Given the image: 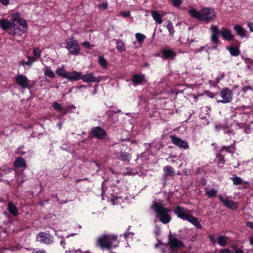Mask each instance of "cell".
<instances>
[{
    "label": "cell",
    "instance_id": "cell-1",
    "mask_svg": "<svg viewBox=\"0 0 253 253\" xmlns=\"http://www.w3.org/2000/svg\"><path fill=\"white\" fill-rule=\"evenodd\" d=\"M10 29L12 33L16 35L22 34L27 30L28 24L27 21L22 18L19 12L13 13L10 19Z\"/></svg>",
    "mask_w": 253,
    "mask_h": 253
},
{
    "label": "cell",
    "instance_id": "cell-2",
    "mask_svg": "<svg viewBox=\"0 0 253 253\" xmlns=\"http://www.w3.org/2000/svg\"><path fill=\"white\" fill-rule=\"evenodd\" d=\"M174 213L177 215V216L181 219H183L184 220H187L188 222L193 224L197 228L201 229L202 228L201 224L199 222L198 220L196 217L193 216L191 214L186 212L183 209L178 207L174 211Z\"/></svg>",
    "mask_w": 253,
    "mask_h": 253
},
{
    "label": "cell",
    "instance_id": "cell-3",
    "mask_svg": "<svg viewBox=\"0 0 253 253\" xmlns=\"http://www.w3.org/2000/svg\"><path fill=\"white\" fill-rule=\"evenodd\" d=\"M153 207L157 214L159 215V219L161 222L164 224H167L169 223L171 220V217L168 214L167 209L161 205L160 204L158 203H154Z\"/></svg>",
    "mask_w": 253,
    "mask_h": 253
},
{
    "label": "cell",
    "instance_id": "cell-4",
    "mask_svg": "<svg viewBox=\"0 0 253 253\" xmlns=\"http://www.w3.org/2000/svg\"><path fill=\"white\" fill-rule=\"evenodd\" d=\"M66 48L71 55L77 56L80 52V47L77 40L75 37H71L66 42Z\"/></svg>",
    "mask_w": 253,
    "mask_h": 253
},
{
    "label": "cell",
    "instance_id": "cell-5",
    "mask_svg": "<svg viewBox=\"0 0 253 253\" xmlns=\"http://www.w3.org/2000/svg\"><path fill=\"white\" fill-rule=\"evenodd\" d=\"M199 20L209 22L214 19L216 16L215 10L211 8H203L199 12Z\"/></svg>",
    "mask_w": 253,
    "mask_h": 253
},
{
    "label": "cell",
    "instance_id": "cell-6",
    "mask_svg": "<svg viewBox=\"0 0 253 253\" xmlns=\"http://www.w3.org/2000/svg\"><path fill=\"white\" fill-rule=\"evenodd\" d=\"M56 73L60 76L70 80L76 81L80 79L81 74L80 73L73 71L67 72L63 68H60L56 70Z\"/></svg>",
    "mask_w": 253,
    "mask_h": 253
},
{
    "label": "cell",
    "instance_id": "cell-7",
    "mask_svg": "<svg viewBox=\"0 0 253 253\" xmlns=\"http://www.w3.org/2000/svg\"><path fill=\"white\" fill-rule=\"evenodd\" d=\"M36 240L43 244L50 245L54 243L53 237L47 233L40 232L37 236Z\"/></svg>",
    "mask_w": 253,
    "mask_h": 253
},
{
    "label": "cell",
    "instance_id": "cell-8",
    "mask_svg": "<svg viewBox=\"0 0 253 253\" xmlns=\"http://www.w3.org/2000/svg\"><path fill=\"white\" fill-rule=\"evenodd\" d=\"M220 95L223 98V101H221L223 103H228L232 99L233 94L232 91L228 88L222 90L220 93Z\"/></svg>",
    "mask_w": 253,
    "mask_h": 253
},
{
    "label": "cell",
    "instance_id": "cell-9",
    "mask_svg": "<svg viewBox=\"0 0 253 253\" xmlns=\"http://www.w3.org/2000/svg\"><path fill=\"white\" fill-rule=\"evenodd\" d=\"M219 199L223 203L224 206L229 209L233 210H236L238 209V205L234 201H232L230 200L224 199L223 196H219Z\"/></svg>",
    "mask_w": 253,
    "mask_h": 253
},
{
    "label": "cell",
    "instance_id": "cell-10",
    "mask_svg": "<svg viewBox=\"0 0 253 253\" xmlns=\"http://www.w3.org/2000/svg\"><path fill=\"white\" fill-rule=\"evenodd\" d=\"M98 243L102 248L110 249L112 246V242L108 236L104 235L98 240Z\"/></svg>",
    "mask_w": 253,
    "mask_h": 253
},
{
    "label": "cell",
    "instance_id": "cell-11",
    "mask_svg": "<svg viewBox=\"0 0 253 253\" xmlns=\"http://www.w3.org/2000/svg\"><path fill=\"white\" fill-rule=\"evenodd\" d=\"M172 140L173 143L178 146V148H183V149H187L189 148L188 144L186 141H183L181 139L178 138V137H176L175 136H172Z\"/></svg>",
    "mask_w": 253,
    "mask_h": 253
},
{
    "label": "cell",
    "instance_id": "cell-12",
    "mask_svg": "<svg viewBox=\"0 0 253 253\" xmlns=\"http://www.w3.org/2000/svg\"><path fill=\"white\" fill-rule=\"evenodd\" d=\"M94 135L98 139L100 140H103L105 139L107 136L106 132H105L103 128L100 127H97L94 130Z\"/></svg>",
    "mask_w": 253,
    "mask_h": 253
},
{
    "label": "cell",
    "instance_id": "cell-13",
    "mask_svg": "<svg viewBox=\"0 0 253 253\" xmlns=\"http://www.w3.org/2000/svg\"><path fill=\"white\" fill-rule=\"evenodd\" d=\"M169 243L171 247L173 248H179L184 247V244L182 243V242L177 238H170Z\"/></svg>",
    "mask_w": 253,
    "mask_h": 253
},
{
    "label": "cell",
    "instance_id": "cell-14",
    "mask_svg": "<svg viewBox=\"0 0 253 253\" xmlns=\"http://www.w3.org/2000/svg\"><path fill=\"white\" fill-rule=\"evenodd\" d=\"M16 81L19 85L23 87L27 86L28 84V79L27 77L23 75H19L16 77Z\"/></svg>",
    "mask_w": 253,
    "mask_h": 253
},
{
    "label": "cell",
    "instance_id": "cell-15",
    "mask_svg": "<svg viewBox=\"0 0 253 253\" xmlns=\"http://www.w3.org/2000/svg\"><path fill=\"white\" fill-rule=\"evenodd\" d=\"M82 79L85 82H94L98 81V79L92 73L85 74L82 77Z\"/></svg>",
    "mask_w": 253,
    "mask_h": 253
},
{
    "label": "cell",
    "instance_id": "cell-16",
    "mask_svg": "<svg viewBox=\"0 0 253 253\" xmlns=\"http://www.w3.org/2000/svg\"><path fill=\"white\" fill-rule=\"evenodd\" d=\"M0 26L4 30H7L10 27V21L7 19L3 18L0 21Z\"/></svg>",
    "mask_w": 253,
    "mask_h": 253
},
{
    "label": "cell",
    "instance_id": "cell-17",
    "mask_svg": "<svg viewBox=\"0 0 253 253\" xmlns=\"http://www.w3.org/2000/svg\"><path fill=\"white\" fill-rule=\"evenodd\" d=\"M221 34L224 38V39L226 40H230L232 39L233 37L232 33L230 32V31L228 29H224L221 31Z\"/></svg>",
    "mask_w": 253,
    "mask_h": 253
},
{
    "label": "cell",
    "instance_id": "cell-18",
    "mask_svg": "<svg viewBox=\"0 0 253 253\" xmlns=\"http://www.w3.org/2000/svg\"><path fill=\"white\" fill-rule=\"evenodd\" d=\"M116 47L117 50L119 52H122L123 51H126L125 43L121 40H118L116 41Z\"/></svg>",
    "mask_w": 253,
    "mask_h": 253
},
{
    "label": "cell",
    "instance_id": "cell-19",
    "mask_svg": "<svg viewBox=\"0 0 253 253\" xmlns=\"http://www.w3.org/2000/svg\"><path fill=\"white\" fill-rule=\"evenodd\" d=\"M15 167H17V168H18V167H25L26 164L25 161L23 158L19 157L15 160Z\"/></svg>",
    "mask_w": 253,
    "mask_h": 253
},
{
    "label": "cell",
    "instance_id": "cell-20",
    "mask_svg": "<svg viewBox=\"0 0 253 253\" xmlns=\"http://www.w3.org/2000/svg\"><path fill=\"white\" fill-rule=\"evenodd\" d=\"M152 15L153 18H154L156 21L159 24H161L162 23V19L160 14H159L158 12L156 11H153L152 12Z\"/></svg>",
    "mask_w": 253,
    "mask_h": 253
},
{
    "label": "cell",
    "instance_id": "cell-21",
    "mask_svg": "<svg viewBox=\"0 0 253 253\" xmlns=\"http://www.w3.org/2000/svg\"><path fill=\"white\" fill-rule=\"evenodd\" d=\"M9 209L10 212L11 214H13L14 216H17V213H18L17 209L13 203H10L9 204Z\"/></svg>",
    "mask_w": 253,
    "mask_h": 253
},
{
    "label": "cell",
    "instance_id": "cell-22",
    "mask_svg": "<svg viewBox=\"0 0 253 253\" xmlns=\"http://www.w3.org/2000/svg\"><path fill=\"white\" fill-rule=\"evenodd\" d=\"M234 29L236 30L237 33H238V34L241 37H244L245 36V30L240 25L235 26Z\"/></svg>",
    "mask_w": 253,
    "mask_h": 253
},
{
    "label": "cell",
    "instance_id": "cell-23",
    "mask_svg": "<svg viewBox=\"0 0 253 253\" xmlns=\"http://www.w3.org/2000/svg\"><path fill=\"white\" fill-rule=\"evenodd\" d=\"M132 80L136 84H140L144 81V78L140 75H135L132 77Z\"/></svg>",
    "mask_w": 253,
    "mask_h": 253
},
{
    "label": "cell",
    "instance_id": "cell-24",
    "mask_svg": "<svg viewBox=\"0 0 253 253\" xmlns=\"http://www.w3.org/2000/svg\"><path fill=\"white\" fill-rule=\"evenodd\" d=\"M217 243L220 246H225L227 244L226 237L224 236H220L217 239Z\"/></svg>",
    "mask_w": 253,
    "mask_h": 253
},
{
    "label": "cell",
    "instance_id": "cell-25",
    "mask_svg": "<svg viewBox=\"0 0 253 253\" xmlns=\"http://www.w3.org/2000/svg\"><path fill=\"white\" fill-rule=\"evenodd\" d=\"M164 56L167 59H171L174 56V53L171 50H167L164 51L163 52Z\"/></svg>",
    "mask_w": 253,
    "mask_h": 253
},
{
    "label": "cell",
    "instance_id": "cell-26",
    "mask_svg": "<svg viewBox=\"0 0 253 253\" xmlns=\"http://www.w3.org/2000/svg\"><path fill=\"white\" fill-rule=\"evenodd\" d=\"M217 191L215 189H212L210 190L207 191L206 192V194L209 197H214L216 196L217 194Z\"/></svg>",
    "mask_w": 253,
    "mask_h": 253
},
{
    "label": "cell",
    "instance_id": "cell-27",
    "mask_svg": "<svg viewBox=\"0 0 253 253\" xmlns=\"http://www.w3.org/2000/svg\"><path fill=\"white\" fill-rule=\"evenodd\" d=\"M136 39L137 41H138L140 43H141L144 41V40L146 38V36H145L143 34L140 33H136Z\"/></svg>",
    "mask_w": 253,
    "mask_h": 253
},
{
    "label": "cell",
    "instance_id": "cell-28",
    "mask_svg": "<svg viewBox=\"0 0 253 253\" xmlns=\"http://www.w3.org/2000/svg\"><path fill=\"white\" fill-rule=\"evenodd\" d=\"M229 52L231 55L233 56H237L239 55V51L238 48H236L231 47L229 48Z\"/></svg>",
    "mask_w": 253,
    "mask_h": 253
},
{
    "label": "cell",
    "instance_id": "cell-29",
    "mask_svg": "<svg viewBox=\"0 0 253 253\" xmlns=\"http://www.w3.org/2000/svg\"><path fill=\"white\" fill-rule=\"evenodd\" d=\"M190 15H191L192 17H194V18H198V19H199V12H198V11H197V10H196L194 9L192 10H190Z\"/></svg>",
    "mask_w": 253,
    "mask_h": 253
},
{
    "label": "cell",
    "instance_id": "cell-30",
    "mask_svg": "<svg viewBox=\"0 0 253 253\" xmlns=\"http://www.w3.org/2000/svg\"><path fill=\"white\" fill-rule=\"evenodd\" d=\"M164 171L167 174H169L171 176H173L174 174V170L172 169V168L168 167V166H167V167L165 168Z\"/></svg>",
    "mask_w": 253,
    "mask_h": 253
},
{
    "label": "cell",
    "instance_id": "cell-31",
    "mask_svg": "<svg viewBox=\"0 0 253 253\" xmlns=\"http://www.w3.org/2000/svg\"><path fill=\"white\" fill-rule=\"evenodd\" d=\"M45 74L46 76L51 78H54L55 77V74L52 70L49 68H46L45 70Z\"/></svg>",
    "mask_w": 253,
    "mask_h": 253
},
{
    "label": "cell",
    "instance_id": "cell-32",
    "mask_svg": "<svg viewBox=\"0 0 253 253\" xmlns=\"http://www.w3.org/2000/svg\"><path fill=\"white\" fill-rule=\"evenodd\" d=\"M98 61H99V64L102 66H103L104 67H106L107 65V63L105 59L102 57H99Z\"/></svg>",
    "mask_w": 253,
    "mask_h": 253
},
{
    "label": "cell",
    "instance_id": "cell-33",
    "mask_svg": "<svg viewBox=\"0 0 253 253\" xmlns=\"http://www.w3.org/2000/svg\"><path fill=\"white\" fill-rule=\"evenodd\" d=\"M232 180L233 182L234 185H236V186L241 185L242 183V180L240 178H238V177L232 178Z\"/></svg>",
    "mask_w": 253,
    "mask_h": 253
},
{
    "label": "cell",
    "instance_id": "cell-34",
    "mask_svg": "<svg viewBox=\"0 0 253 253\" xmlns=\"http://www.w3.org/2000/svg\"><path fill=\"white\" fill-rule=\"evenodd\" d=\"M33 54L38 59V58H39L41 55V51L38 48H36L33 50Z\"/></svg>",
    "mask_w": 253,
    "mask_h": 253
},
{
    "label": "cell",
    "instance_id": "cell-35",
    "mask_svg": "<svg viewBox=\"0 0 253 253\" xmlns=\"http://www.w3.org/2000/svg\"><path fill=\"white\" fill-rule=\"evenodd\" d=\"M120 15L121 17H128L131 16V13L130 11H123L120 13Z\"/></svg>",
    "mask_w": 253,
    "mask_h": 253
},
{
    "label": "cell",
    "instance_id": "cell-36",
    "mask_svg": "<svg viewBox=\"0 0 253 253\" xmlns=\"http://www.w3.org/2000/svg\"><path fill=\"white\" fill-rule=\"evenodd\" d=\"M82 45L84 47H85L86 48H88V49H91L94 47V46L92 45L89 42H84L82 43Z\"/></svg>",
    "mask_w": 253,
    "mask_h": 253
},
{
    "label": "cell",
    "instance_id": "cell-37",
    "mask_svg": "<svg viewBox=\"0 0 253 253\" xmlns=\"http://www.w3.org/2000/svg\"><path fill=\"white\" fill-rule=\"evenodd\" d=\"M99 8H100V9L102 10H106L108 8V4L106 2H103V3L100 4Z\"/></svg>",
    "mask_w": 253,
    "mask_h": 253
},
{
    "label": "cell",
    "instance_id": "cell-38",
    "mask_svg": "<svg viewBox=\"0 0 253 253\" xmlns=\"http://www.w3.org/2000/svg\"><path fill=\"white\" fill-rule=\"evenodd\" d=\"M52 106L54 107L55 109L57 110H61V109H62V106L60 105V104H59V103H57V102H56L53 104Z\"/></svg>",
    "mask_w": 253,
    "mask_h": 253
},
{
    "label": "cell",
    "instance_id": "cell-39",
    "mask_svg": "<svg viewBox=\"0 0 253 253\" xmlns=\"http://www.w3.org/2000/svg\"><path fill=\"white\" fill-rule=\"evenodd\" d=\"M168 29L169 30L170 34L173 35L174 34V28H173V25L171 22L168 24Z\"/></svg>",
    "mask_w": 253,
    "mask_h": 253
},
{
    "label": "cell",
    "instance_id": "cell-40",
    "mask_svg": "<svg viewBox=\"0 0 253 253\" xmlns=\"http://www.w3.org/2000/svg\"><path fill=\"white\" fill-rule=\"evenodd\" d=\"M211 29L215 34H218L219 33V30L217 26L215 25H212Z\"/></svg>",
    "mask_w": 253,
    "mask_h": 253
},
{
    "label": "cell",
    "instance_id": "cell-41",
    "mask_svg": "<svg viewBox=\"0 0 253 253\" xmlns=\"http://www.w3.org/2000/svg\"><path fill=\"white\" fill-rule=\"evenodd\" d=\"M172 2L174 6H178L182 3V0H172Z\"/></svg>",
    "mask_w": 253,
    "mask_h": 253
},
{
    "label": "cell",
    "instance_id": "cell-42",
    "mask_svg": "<svg viewBox=\"0 0 253 253\" xmlns=\"http://www.w3.org/2000/svg\"><path fill=\"white\" fill-rule=\"evenodd\" d=\"M10 0H0V3L5 6H7L10 4Z\"/></svg>",
    "mask_w": 253,
    "mask_h": 253
},
{
    "label": "cell",
    "instance_id": "cell-43",
    "mask_svg": "<svg viewBox=\"0 0 253 253\" xmlns=\"http://www.w3.org/2000/svg\"><path fill=\"white\" fill-rule=\"evenodd\" d=\"M212 40L213 42H214L215 43H217L219 42L218 38H217V35L215 34L213 35L212 37Z\"/></svg>",
    "mask_w": 253,
    "mask_h": 253
},
{
    "label": "cell",
    "instance_id": "cell-44",
    "mask_svg": "<svg viewBox=\"0 0 253 253\" xmlns=\"http://www.w3.org/2000/svg\"><path fill=\"white\" fill-rule=\"evenodd\" d=\"M246 225L248 227H249L251 229H253V224L252 222H251V221H248L246 223Z\"/></svg>",
    "mask_w": 253,
    "mask_h": 253
},
{
    "label": "cell",
    "instance_id": "cell-45",
    "mask_svg": "<svg viewBox=\"0 0 253 253\" xmlns=\"http://www.w3.org/2000/svg\"><path fill=\"white\" fill-rule=\"evenodd\" d=\"M248 26L249 27L251 32H253V23L252 22H248Z\"/></svg>",
    "mask_w": 253,
    "mask_h": 253
},
{
    "label": "cell",
    "instance_id": "cell-46",
    "mask_svg": "<svg viewBox=\"0 0 253 253\" xmlns=\"http://www.w3.org/2000/svg\"><path fill=\"white\" fill-rule=\"evenodd\" d=\"M231 251L229 249H222L220 251V253H230Z\"/></svg>",
    "mask_w": 253,
    "mask_h": 253
},
{
    "label": "cell",
    "instance_id": "cell-47",
    "mask_svg": "<svg viewBox=\"0 0 253 253\" xmlns=\"http://www.w3.org/2000/svg\"><path fill=\"white\" fill-rule=\"evenodd\" d=\"M235 253H243V251L241 249H236L235 250Z\"/></svg>",
    "mask_w": 253,
    "mask_h": 253
},
{
    "label": "cell",
    "instance_id": "cell-48",
    "mask_svg": "<svg viewBox=\"0 0 253 253\" xmlns=\"http://www.w3.org/2000/svg\"><path fill=\"white\" fill-rule=\"evenodd\" d=\"M210 240L212 242L213 244H215V239H214V237L212 236V235H210Z\"/></svg>",
    "mask_w": 253,
    "mask_h": 253
},
{
    "label": "cell",
    "instance_id": "cell-49",
    "mask_svg": "<svg viewBox=\"0 0 253 253\" xmlns=\"http://www.w3.org/2000/svg\"><path fill=\"white\" fill-rule=\"evenodd\" d=\"M253 237H251V238L250 239V244H251V245H253Z\"/></svg>",
    "mask_w": 253,
    "mask_h": 253
}]
</instances>
